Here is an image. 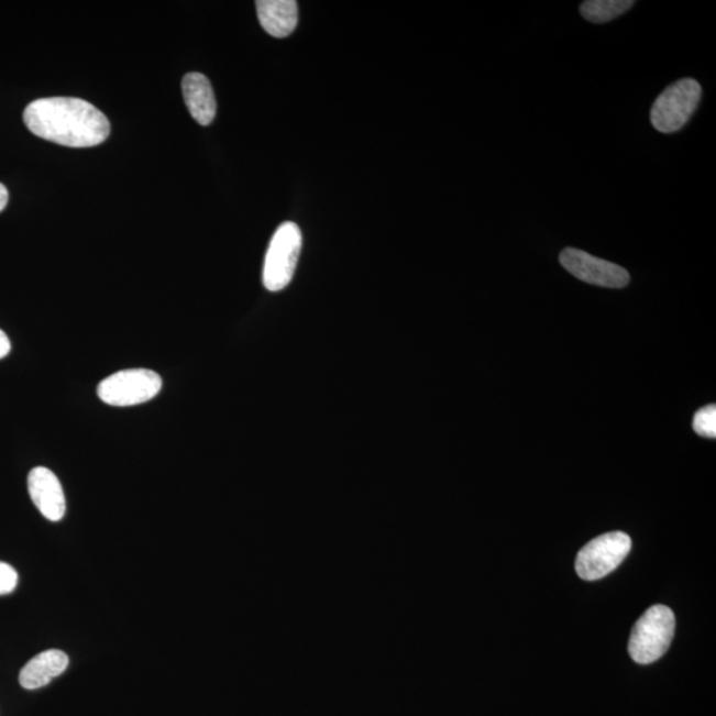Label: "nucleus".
<instances>
[{"label": "nucleus", "mask_w": 716, "mask_h": 716, "mask_svg": "<svg viewBox=\"0 0 716 716\" xmlns=\"http://www.w3.org/2000/svg\"><path fill=\"white\" fill-rule=\"evenodd\" d=\"M24 122L37 137L69 147L98 146L111 133L104 113L88 101L74 98L32 101L25 108Z\"/></svg>", "instance_id": "f257e3e1"}, {"label": "nucleus", "mask_w": 716, "mask_h": 716, "mask_svg": "<svg viewBox=\"0 0 716 716\" xmlns=\"http://www.w3.org/2000/svg\"><path fill=\"white\" fill-rule=\"evenodd\" d=\"M675 630V617L672 609L664 605H654L643 613L631 631L629 641L630 657L637 663L648 664L660 660L672 643Z\"/></svg>", "instance_id": "f03ea898"}, {"label": "nucleus", "mask_w": 716, "mask_h": 716, "mask_svg": "<svg viewBox=\"0 0 716 716\" xmlns=\"http://www.w3.org/2000/svg\"><path fill=\"white\" fill-rule=\"evenodd\" d=\"M701 98L702 87L698 81L689 77L675 81L658 96L651 107V125L660 133L681 131L698 108Z\"/></svg>", "instance_id": "7ed1b4c3"}, {"label": "nucleus", "mask_w": 716, "mask_h": 716, "mask_svg": "<svg viewBox=\"0 0 716 716\" xmlns=\"http://www.w3.org/2000/svg\"><path fill=\"white\" fill-rule=\"evenodd\" d=\"M301 231L294 222L276 230L263 266V284L271 293L282 291L291 283L301 251Z\"/></svg>", "instance_id": "20e7f679"}, {"label": "nucleus", "mask_w": 716, "mask_h": 716, "mask_svg": "<svg viewBox=\"0 0 716 716\" xmlns=\"http://www.w3.org/2000/svg\"><path fill=\"white\" fill-rule=\"evenodd\" d=\"M163 389V378L150 370H126L102 379L98 396L115 408H129L152 401Z\"/></svg>", "instance_id": "39448f33"}, {"label": "nucleus", "mask_w": 716, "mask_h": 716, "mask_svg": "<svg viewBox=\"0 0 716 716\" xmlns=\"http://www.w3.org/2000/svg\"><path fill=\"white\" fill-rule=\"evenodd\" d=\"M631 540L627 533L610 532L590 541L576 559V572L585 582L608 576L628 557Z\"/></svg>", "instance_id": "423d86ee"}, {"label": "nucleus", "mask_w": 716, "mask_h": 716, "mask_svg": "<svg viewBox=\"0 0 716 716\" xmlns=\"http://www.w3.org/2000/svg\"><path fill=\"white\" fill-rule=\"evenodd\" d=\"M560 263L568 273L579 280L606 288H624L630 282L627 269L618 264L599 260L583 250L565 249L560 254Z\"/></svg>", "instance_id": "0eeeda50"}, {"label": "nucleus", "mask_w": 716, "mask_h": 716, "mask_svg": "<svg viewBox=\"0 0 716 716\" xmlns=\"http://www.w3.org/2000/svg\"><path fill=\"white\" fill-rule=\"evenodd\" d=\"M31 500L45 519L59 521L66 515L67 503L62 483L47 467H35L29 475Z\"/></svg>", "instance_id": "6e6552de"}, {"label": "nucleus", "mask_w": 716, "mask_h": 716, "mask_svg": "<svg viewBox=\"0 0 716 716\" xmlns=\"http://www.w3.org/2000/svg\"><path fill=\"white\" fill-rule=\"evenodd\" d=\"M183 93L187 108L198 124L208 126L216 119L217 100L208 77L187 74L183 80Z\"/></svg>", "instance_id": "1a4fd4ad"}, {"label": "nucleus", "mask_w": 716, "mask_h": 716, "mask_svg": "<svg viewBox=\"0 0 716 716\" xmlns=\"http://www.w3.org/2000/svg\"><path fill=\"white\" fill-rule=\"evenodd\" d=\"M68 663L69 658L62 650L43 651L25 664L19 674V682L27 690L41 689L66 672Z\"/></svg>", "instance_id": "9d476101"}, {"label": "nucleus", "mask_w": 716, "mask_h": 716, "mask_svg": "<svg viewBox=\"0 0 716 716\" xmlns=\"http://www.w3.org/2000/svg\"><path fill=\"white\" fill-rule=\"evenodd\" d=\"M256 11L262 27L271 36L287 37L298 25V3L294 0H260Z\"/></svg>", "instance_id": "9b49d317"}, {"label": "nucleus", "mask_w": 716, "mask_h": 716, "mask_svg": "<svg viewBox=\"0 0 716 716\" xmlns=\"http://www.w3.org/2000/svg\"><path fill=\"white\" fill-rule=\"evenodd\" d=\"M634 5V0H586L580 5V12L586 21L602 24L625 14Z\"/></svg>", "instance_id": "f8f14e48"}, {"label": "nucleus", "mask_w": 716, "mask_h": 716, "mask_svg": "<svg viewBox=\"0 0 716 716\" xmlns=\"http://www.w3.org/2000/svg\"><path fill=\"white\" fill-rule=\"evenodd\" d=\"M693 428L696 434L705 438L716 437V408L715 405L706 406L698 411L694 417Z\"/></svg>", "instance_id": "ddd939ff"}, {"label": "nucleus", "mask_w": 716, "mask_h": 716, "mask_svg": "<svg viewBox=\"0 0 716 716\" xmlns=\"http://www.w3.org/2000/svg\"><path fill=\"white\" fill-rule=\"evenodd\" d=\"M18 586V572L8 563L0 561V595H9Z\"/></svg>", "instance_id": "4468645a"}, {"label": "nucleus", "mask_w": 716, "mask_h": 716, "mask_svg": "<svg viewBox=\"0 0 716 716\" xmlns=\"http://www.w3.org/2000/svg\"><path fill=\"white\" fill-rule=\"evenodd\" d=\"M11 352V343L8 334H5L2 329H0V360L9 356Z\"/></svg>", "instance_id": "2eb2a0df"}, {"label": "nucleus", "mask_w": 716, "mask_h": 716, "mask_svg": "<svg viewBox=\"0 0 716 716\" xmlns=\"http://www.w3.org/2000/svg\"><path fill=\"white\" fill-rule=\"evenodd\" d=\"M9 202V191L3 184H0V212H2Z\"/></svg>", "instance_id": "dca6fc26"}]
</instances>
